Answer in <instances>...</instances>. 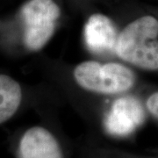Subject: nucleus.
I'll list each match as a JSON object with an SVG mask.
<instances>
[{"label": "nucleus", "mask_w": 158, "mask_h": 158, "mask_svg": "<svg viewBox=\"0 0 158 158\" xmlns=\"http://www.w3.org/2000/svg\"><path fill=\"white\" fill-rule=\"evenodd\" d=\"M141 96L148 116L158 121V86L145 85L141 90Z\"/></svg>", "instance_id": "nucleus-8"}, {"label": "nucleus", "mask_w": 158, "mask_h": 158, "mask_svg": "<svg viewBox=\"0 0 158 158\" xmlns=\"http://www.w3.org/2000/svg\"><path fill=\"white\" fill-rule=\"evenodd\" d=\"M147 116L141 91L134 92L108 102L101 114L102 124L109 135L124 138L133 135Z\"/></svg>", "instance_id": "nucleus-4"}, {"label": "nucleus", "mask_w": 158, "mask_h": 158, "mask_svg": "<svg viewBox=\"0 0 158 158\" xmlns=\"http://www.w3.org/2000/svg\"><path fill=\"white\" fill-rule=\"evenodd\" d=\"M49 74L58 96L80 111L100 114L112 99L145 86L136 69L117 59L91 58L75 63L56 59Z\"/></svg>", "instance_id": "nucleus-1"}, {"label": "nucleus", "mask_w": 158, "mask_h": 158, "mask_svg": "<svg viewBox=\"0 0 158 158\" xmlns=\"http://www.w3.org/2000/svg\"><path fill=\"white\" fill-rule=\"evenodd\" d=\"M111 14L118 27L115 59L158 77V6L124 1Z\"/></svg>", "instance_id": "nucleus-2"}, {"label": "nucleus", "mask_w": 158, "mask_h": 158, "mask_svg": "<svg viewBox=\"0 0 158 158\" xmlns=\"http://www.w3.org/2000/svg\"><path fill=\"white\" fill-rule=\"evenodd\" d=\"M65 3L66 0H27L23 4L19 20L26 50L38 52L50 42L62 21Z\"/></svg>", "instance_id": "nucleus-3"}, {"label": "nucleus", "mask_w": 158, "mask_h": 158, "mask_svg": "<svg viewBox=\"0 0 158 158\" xmlns=\"http://www.w3.org/2000/svg\"><path fill=\"white\" fill-rule=\"evenodd\" d=\"M83 42L92 58L101 60L115 59V45L118 27L112 14L93 8L85 15Z\"/></svg>", "instance_id": "nucleus-5"}, {"label": "nucleus", "mask_w": 158, "mask_h": 158, "mask_svg": "<svg viewBox=\"0 0 158 158\" xmlns=\"http://www.w3.org/2000/svg\"><path fill=\"white\" fill-rule=\"evenodd\" d=\"M99 0H66V3L75 12L85 16L87 12L96 7Z\"/></svg>", "instance_id": "nucleus-9"}, {"label": "nucleus", "mask_w": 158, "mask_h": 158, "mask_svg": "<svg viewBox=\"0 0 158 158\" xmlns=\"http://www.w3.org/2000/svg\"><path fill=\"white\" fill-rule=\"evenodd\" d=\"M23 89L17 80L0 74V125L12 118L23 101Z\"/></svg>", "instance_id": "nucleus-7"}, {"label": "nucleus", "mask_w": 158, "mask_h": 158, "mask_svg": "<svg viewBox=\"0 0 158 158\" xmlns=\"http://www.w3.org/2000/svg\"><path fill=\"white\" fill-rule=\"evenodd\" d=\"M18 153L19 158H64L59 140L43 126H34L23 133Z\"/></svg>", "instance_id": "nucleus-6"}]
</instances>
